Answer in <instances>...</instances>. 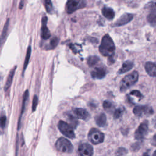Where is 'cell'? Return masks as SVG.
<instances>
[{"mask_svg": "<svg viewBox=\"0 0 156 156\" xmlns=\"http://www.w3.org/2000/svg\"><path fill=\"white\" fill-rule=\"evenodd\" d=\"M99 50L100 53L105 57H112L113 55L115 50V44L112 38L108 34L103 37Z\"/></svg>", "mask_w": 156, "mask_h": 156, "instance_id": "1", "label": "cell"}, {"mask_svg": "<svg viewBox=\"0 0 156 156\" xmlns=\"http://www.w3.org/2000/svg\"><path fill=\"white\" fill-rule=\"evenodd\" d=\"M138 79V73L137 71H133L126 76L121 80L120 84L121 91H124L127 89L133 86Z\"/></svg>", "mask_w": 156, "mask_h": 156, "instance_id": "2", "label": "cell"}, {"mask_svg": "<svg viewBox=\"0 0 156 156\" xmlns=\"http://www.w3.org/2000/svg\"><path fill=\"white\" fill-rule=\"evenodd\" d=\"M56 149L63 153H71L73 151V146L71 143L65 138H58L55 143Z\"/></svg>", "mask_w": 156, "mask_h": 156, "instance_id": "3", "label": "cell"}, {"mask_svg": "<svg viewBox=\"0 0 156 156\" xmlns=\"http://www.w3.org/2000/svg\"><path fill=\"white\" fill-rule=\"evenodd\" d=\"M88 139L93 144H98L103 142L104 140V135L99 130L93 128L88 133Z\"/></svg>", "mask_w": 156, "mask_h": 156, "instance_id": "4", "label": "cell"}, {"mask_svg": "<svg viewBox=\"0 0 156 156\" xmlns=\"http://www.w3.org/2000/svg\"><path fill=\"white\" fill-rule=\"evenodd\" d=\"M58 128L61 133L65 136L69 138H75V133L73 127L66 122L60 121L58 123Z\"/></svg>", "mask_w": 156, "mask_h": 156, "instance_id": "5", "label": "cell"}, {"mask_svg": "<svg viewBox=\"0 0 156 156\" xmlns=\"http://www.w3.org/2000/svg\"><path fill=\"white\" fill-rule=\"evenodd\" d=\"M133 112L136 116H141L143 115L150 116L154 113V110L149 105H137L133 109Z\"/></svg>", "mask_w": 156, "mask_h": 156, "instance_id": "6", "label": "cell"}, {"mask_svg": "<svg viewBox=\"0 0 156 156\" xmlns=\"http://www.w3.org/2000/svg\"><path fill=\"white\" fill-rule=\"evenodd\" d=\"M148 131V121L147 120L144 121L138 126V129L135 132V138L136 140H142L147 135Z\"/></svg>", "mask_w": 156, "mask_h": 156, "instance_id": "7", "label": "cell"}, {"mask_svg": "<svg viewBox=\"0 0 156 156\" xmlns=\"http://www.w3.org/2000/svg\"><path fill=\"white\" fill-rule=\"evenodd\" d=\"M83 0H68L66 4V12L70 14L75 12L78 9L82 7Z\"/></svg>", "mask_w": 156, "mask_h": 156, "instance_id": "8", "label": "cell"}, {"mask_svg": "<svg viewBox=\"0 0 156 156\" xmlns=\"http://www.w3.org/2000/svg\"><path fill=\"white\" fill-rule=\"evenodd\" d=\"M80 156H92L93 154V147L88 143L81 144L78 148Z\"/></svg>", "mask_w": 156, "mask_h": 156, "instance_id": "9", "label": "cell"}, {"mask_svg": "<svg viewBox=\"0 0 156 156\" xmlns=\"http://www.w3.org/2000/svg\"><path fill=\"white\" fill-rule=\"evenodd\" d=\"M133 18V15L131 13H124L122 15H121L119 18H118L116 21L115 22L114 26H121L125 25L127 23H129Z\"/></svg>", "mask_w": 156, "mask_h": 156, "instance_id": "10", "label": "cell"}, {"mask_svg": "<svg viewBox=\"0 0 156 156\" xmlns=\"http://www.w3.org/2000/svg\"><path fill=\"white\" fill-rule=\"evenodd\" d=\"M48 18L46 16H43L41 20V37L44 40H47L51 37V34L47 27Z\"/></svg>", "mask_w": 156, "mask_h": 156, "instance_id": "11", "label": "cell"}, {"mask_svg": "<svg viewBox=\"0 0 156 156\" xmlns=\"http://www.w3.org/2000/svg\"><path fill=\"white\" fill-rule=\"evenodd\" d=\"M73 113L74 115L79 119L87 120L90 118V113L84 108H74L73 109Z\"/></svg>", "mask_w": 156, "mask_h": 156, "instance_id": "12", "label": "cell"}, {"mask_svg": "<svg viewBox=\"0 0 156 156\" xmlns=\"http://www.w3.org/2000/svg\"><path fill=\"white\" fill-rule=\"evenodd\" d=\"M145 69L147 73L151 77H156V63L147 62L145 64Z\"/></svg>", "mask_w": 156, "mask_h": 156, "instance_id": "13", "label": "cell"}, {"mask_svg": "<svg viewBox=\"0 0 156 156\" xmlns=\"http://www.w3.org/2000/svg\"><path fill=\"white\" fill-rule=\"evenodd\" d=\"M91 74L93 78L102 79L105 76V71L102 68H96L93 70Z\"/></svg>", "mask_w": 156, "mask_h": 156, "instance_id": "14", "label": "cell"}, {"mask_svg": "<svg viewBox=\"0 0 156 156\" xmlns=\"http://www.w3.org/2000/svg\"><path fill=\"white\" fill-rule=\"evenodd\" d=\"M102 13L104 17L109 20H112L115 16L114 10L110 7H104L102 10Z\"/></svg>", "mask_w": 156, "mask_h": 156, "instance_id": "15", "label": "cell"}, {"mask_svg": "<svg viewBox=\"0 0 156 156\" xmlns=\"http://www.w3.org/2000/svg\"><path fill=\"white\" fill-rule=\"evenodd\" d=\"M133 67V63L131 61L127 60L122 64L121 68L118 71V73L119 74L125 73L130 71Z\"/></svg>", "mask_w": 156, "mask_h": 156, "instance_id": "16", "label": "cell"}, {"mask_svg": "<svg viewBox=\"0 0 156 156\" xmlns=\"http://www.w3.org/2000/svg\"><path fill=\"white\" fill-rule=\"evenodd\" d=\"M16 68V66H15L9 73V76H8V77L7 79V81H6V83L5 84V86H4V91H7L9 88H10L12 83V80H13V76H14V74H15V69Z\"/></svg>", "mask_w": 156, "mask_h": 156, "instance_id": "17", "label": "cell"}, {"mask_svg": "<svg viewBox=\"0 0 156 156\" xmlns=\"http://www.w3.org/2000/svg\"><path fill=\"white\" fill-rule=\"evenodd\" d=\"M106 116L104 113H100L95 117L96 122L99 127H104L106 124Z\"/></svg>", "mask_w": 156, "mask_h": 156, "instance_id": "18", "label": "cell"}, {"mask_svg": "<svg viewBox=\"0 0 156 156\" xmlns=\"http://www.w3.org/2000/svg\"><path fill=\"white\" fill-rule=\"evenodd\" d=\"M30 55H31V47L30 46H28L27 49V52H26V58L24 60V65H23V75L24 74V71L26 69L27 65L29 63V59L30 57Z\"/></svg>", "mask_w": 156, "mask_h": 156, "instance_id": "19", "label": "cell"}, {"mask_svg": "<svg viewBox=\"0 0 156 156\" xmlns=\"http://www.w3.org/2000/svg\"><path fill=\"white\" fill-rule=\"evenodd\" d=\"M29 96V92H28V90H27L25 93H24V96H23V104H22V108H21V115H20V119L19 120V124H18V129L20 128V121H21V116L24 112V110L25 109V106H26V101L27 99V98Z\"/></svg>", "mask_w": 156, "mask_h": 156, "instance_id": "20", "label": "cell"}, {"mask_svg": "<svg viewBox=\"0 0 156 156\" xmlns=\"http://www.w3.org/2000/svg\"><path fill=\"white\" fill-rule=\"evenodd\" d=\"M147 20L151 25L156 26V12H151L147 17Z\"/></svg>", "mask_w": 156, "mask_h": 156, "instance_id": "21", "label": "cell"}, {"mask_svg": "<svg viewBox=\"0 0 156 156\" xmlns=\"http://www.w3.org/2000/svg\"><path fill=\"white\" fill-rule=\"evenodd\" d=\"M103 107L105 110H106L107 112H112L114 108H115V105L114 104L108 101H105L103 103Z\"/></svg>", "mask_w": 156, "mask_h": 156, "instance_id": "22", "label": "cell"}, {"mask_svg": "<svg viewBox=\"0 0 156 156\" xmlns=\"http://www.w3.org/2000/svg\"><path fill=\"white\" fill-rule=\"evenodd\" d=\"M99 60V58L96 56V55H93V56H90L88 57V60H87V62L88 64L90 66H92L94 65H96Z\"/></svg>", "mask_w": 156, "mask_h": 156, "instance_id": "23", "label": "cell"}, {"mask_svg": "<svg viewBox=\"0 0 156 156\" xmlns=\"http://www.w3.org/2000/svg\"><path fill=\"white\" fill-rule=\"evenodd\" d=\"M67 119L69 121V122H70V124H69V125L70 126H71L73 127H74V128L77 126V120L75 119V118L73 116V115H70V114H68L67 115Z\"/></svg>", "mask_w": 156, "mask_h": 156, "instance_id": "24", "label": "cell"}, {"mask_svg": "<svg viewBox=\"0 0 156 156\" xmlns=\"http://www.w3.org/2000/svg\"><path fill=\"white\" fill-rule=\"evenodd\" d=\"M44 5L47 12L51 13L53 10V6L51 0H44Z\"/></svg>", "mask_w": 156, "mask_h": 156, "instance_id": "25", "label": "cell"}, {"mask_svg": "<svg viewBox=\"0 0 156 156\" xmlns=\"http://www.w3.org/2000/svg\"><path fill=\"white\" fill-rule=\"evenodd\" d=\"M124 110V109L123 107L118 108L116 109L115 110V112H114V114H113L114 118L115 119H118L119 118H120L122 115Z\"/></svg>", "mask_w": 156, "mask_h": 156, "instance_id": "26", "label": "cell"}, {"mask_svg": "<svg viewBox=\"0 0 156 156\" xmlns=\"http://www.w3.org/2000/svg\"><path fill=\"white\" fill-rule=\"evenodd\" d=\"M9 20L8 19L4 25V29H3V30H2V34H1V42L2 43L4 38H5V37L6 36V34H7V29H8V26H9Z\"/></svg>", "mask_w": 156, "mask_h": 156, "instance_id": "27", "label": "cell"}, {"mask_svg": "<svg viewBox=\"0 0 156 156\" xmlns=\"http://www.w3.org/2000/svg\"><path fill=\"white\" fill-rule=\"evenodd\" d=\"M127 153V150L124 147H119L115 153V156H125Z\"/></svg>", "mask_w": 156, "mask_h": 156, "instance_id": "28", "label": "cell"}, {"mask_svg": "<svg viewBox=\"0 0 156 156\" xmlns=\"http://www.w3.org/2000/svg\"><path fill=\"white\" fill-rule=\"evenodd\" d=\"M130 96H135L139 100H140L142 98H143V95L141 94V93L138 91V90H133L132 91H131L129 94Z\"/></svg>", "mask_w": 156, "mask_h": 156, "instance_id": "29", "label": "cell"}, {"mask_svg": "<svg viewBox=\"0 0 156 156\" xmlns=\"http://www.w3.org/2000/svg\"><path fill=\"white\" fill-rule=\"evenodd\" d=\"M38 104V98L37 96L35 95L33 99V102H32V111H35L37 107V105Z\"/></svg>", "mask_w": 156, "mask_h": 156, "instance_id": "30", "label": "cell"}, {"mask_svg": "<svg viewBox=\"0 0 156 156\" xmlns=\"http://www.w3.org/2000/svg\"><path fill=\"white\" fill-rule=\"evenodd\" d=\"M58 39L57 37H54L51 40V46H52V48H54L57 46V45L58 44Z\"/></svg>", "mask_w": 156, "mask_h": 156, "instance_id": "31", "label": "cell"}, {"mask_svg": "<svg viewBox=\"0 0 156 156\" xmlns=\"http://www.w3.org/2000/svg\"><path fill=\"white\" fill-rule=\"evenodd\" d=\"M141 147V144L140 143V142H137L135 143L134 144H133L131 146V149L133 151H136L137 150H138Z\"/></svg>", "mask_w": 156, "mask_h": 156, "instance_id": "32", "label": "cell"}, {"mask_svg": "<svg viewBox=\"0 0 156 156\" xmlns=\"http://www.w3.org/2000/svg\"><path fill=\"white\" fill-rule=\"evenodd\" d=\"M6 124V117L5 115H2L1 117V127L3 129Z\"/></svg>", "mask_w": 156, "mask_h": 156, "instance_id": "33", "label": "cell"}, {"mask_svg": "<svg viewBox=\"0 0 156 156\" xmlns=\"http://www.w3.org/2000/svg\"><path fill=\"white\" fill-rule=\"evenodd\" d=\"M149 8L151 10V12H156V1L151 3V4L149 5Z\"/></svg>", "mask_w": 156, "mask_h": 156, "instance_id": "34", "label": "cell"}, {"mask_svg": "<svg viewBox=\"0 0 156 156\" xmlns=\"http://www.w3.org/2000/svg\"><path fill=\"white\" fill-rule=\"evenodd\" d=\"M151 144L152 145L156 146V134L154 135L151 140Z\"/></svg>", "mask_w": 156, "mask_h": 156, "instance_id": "35", "label": "cell"}, {"mask_svg": "<svg viewBox=\"0 0 156 156\" xmlns=\"http://www.w3.org/2000/svg\"><path fill=\"white\" fill-rule=\"evenodd\" d=\"M23 6V0H21V2H20V8L22 9Z\"/></svg>", "mask_w": 156, "mask_h": 156, "instance_id": "36", "label": "cell"}, {"mask_svg": "<svg viewBox=\"0 0 156 156\" xmlns=\"http://www.w3.org/2000/svg\"><path fill=\"white\" fill-rule=\"evenodd\" d=\"M143 156H149V155L148 154V153H147V152H145V153H144V154H143Z\"/></svg>", "mask_w": 156, "mask_h": 156, "instance_id": "37", "label": "cell"}, {"mask_svg": "<svg viewBox=\"0 0 156 156\" xmlns=\"http://www.w3.org/2000/svg\"><path fill=\"white\" fill-rule=\"evenodd\" d=\"M152 156H156V150L154 151V152L152 154Z\"/></svg>", "mask_w": 156, "mask_h": 156, "instance_id": "38", "label": "cell"}, {"mask_svg": "<svg viewBox=\"0 0 156 156\" xmlns=\"http://www.w3.org/2000/svg\"><path fill=\"white\" fill-rule=\"evenodd\" d=\"M155 127H156V120H155Z\"/></svg>", "mask_w": 156, "mask_h": 156, "instance_id": "39", "label": "cell"}]
</instances>
